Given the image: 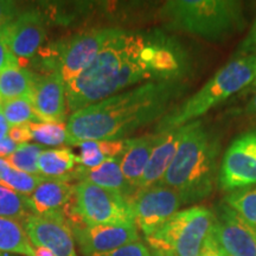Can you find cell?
<instances>
[{
  "label": "cell",
  "instance_id": "12",
  "mask_svg": "<svg viewBox=\"0 0 256 256\" xmlns=\"http://www.w3.org/2000/svg\"><path fill=\"white\" fill-rule=\"evenodd\" d=\"M69 226L84 256L104 254L128 243L140 241L136 224L87 226L80 220H74Z\"/></svg>",
  "mask_w": 256,
  "mask_h": 256
},
{
  "label": "cell",
  "instance_id": "4",
  "mask_svg": "<svg viewBox=\"0 0 256 256\" xmlns=\"http://www.w3.org/2000/svg\"><path fill=\"white\" fill-rule=\"evenodd\" d=\"M160 14L168 28L210 42L228 40L247 26L241 2L235 0H171Z\"/></svg>",
  "mask_w": 256,
  "mask_h": 256
},
{
  "label": "cell",
  "instance_id": "23",
  "mask_svg": "<svg viewBox=\"0 0 256 256\" xmlns=\"http://www.w3.org/2000/svg\"><path fill=\"white\" fill-rule=\"evenodd\" d=\"M31 215L34 214L28 197L0 185V217L17 220L23 224Z\"/></svg>",
  "mask_w": 256,
  "mask_h": 256
},
{
  "label": "cell",
  "instance_id": "11",
  "mask_svg": "<svg viewBox=\"0 0 256 256\" xmlns=\"http://www.w3.org/2000/svg\"><path fill=\"white\" fill-rule=\"evenodd\" d=\"M212 212V234L226 255L256 256V228L224 202Z\"/></svg>",
  "mask_w": 256,
  "mask_h": 256
},
{
  "label": "cell",
  "instance_id": "33",
  "mask_svg": "<svg viewBox=\"0 0 256 256\" xmlns=\"http://www.w3.org/2000/svg\"><path fill=\"white\" fill-rule=\"evenodd\" d=\"M17 16L18 11L16 2L0 0V30L4 28L8 23H11Z\"/></svg>",
  "mask_w": 256,
  "mask_h": 256
},
{
  "label": "cell",
  "instance_id": "35",
  "mask_svg": "<svg viewBox=\"0 0 256 256\" xmlns=\"http://www.w3.org/2000/svg\"><path fill=\"white\" fill-rule=\"evenodd\" d=\"M198 256H226V252L222 250V248L220 247V244L217 243L215 236L212 234V229L208 238L204 242L203 247H202V250Z\"/></svg>",
  "mask_w": 256,
  "mask_h": 256
},
{
  "label": "cell",
  "instance_id": "1",
  "mask_svg": "<svg viewBox=\"0 0 256 256\" xmlns=\"http://www.w3.org/2000/svg\"><path fill=\"white\" fill-rule=\"evenodd\" d=\"M190 56L183 44L162 32L119 30L90 66L66 83L72 113L142 82L184 80Z\"/></svg>",
  "mask_w": 256,
  "mask_h": 256
},
{
  "label": "cell",
  "instance_id": "39",
  "mask_svg": "<svg viewBox=\"0 0 256 256\" xmlns=\"http://www.w3.org/2000/svg\"><path fill=\"white\" fill-rule=\"evenodd\" d=\"M34 254L36 256H55L49 249L44 247H34Z\"/></svg>",
  "mask_w": 256,
  "mask_h": 256
},
{
  "label": "cell",
  "instance_id": "29",
  "mask_svg": "<svg viewBox=\"0 0 256 256\" xmlns=\"http://www.w3.org/2000/svg\"><path fill=\"white\" fill-rule=\"evenodd\" d=\"M76 146L80 148V156H76V162L80 166H82V168H98L102 162L108 160L107 156H104V151H102L101 142L87 140V142H78Z\"/></svg>",
  "mask_w": 256,
  "mask_h": 256
},
{
  "label": "cell",
  "instance_id": "21",
  "mask_svg": "<svg viewBox=\"0 0 256 256\" xmlns=\"http://www.w3.org/2000/svg\"><path fill=\"white\" fill-rule=\"evenodd\" d=\"M0 252L23 256H36L23 224L0 217Z\"/></svg>",
  "mask_w": 256,
  "mask_h": 256
},
{
  "label": "cell",
  "instance_id": "31",
  "mask_svg": "<svg viewBox=\"0 0 256 256\" xmlns=\"http://www.w3.org/2000/svg\"><path fill=\"white\" fill-rule=\"evenodd\" d=\"M240 56H256V19L244 38L236 50V57Z\"/></svg>",
  "mask_w": 256,
  "mask_h": 256
},
{
  "label": "cell",
  "instance_id": "5",
  "mask_svg": "<svg viewBox=\"0 0 256 256\" xmlns=\"http://www.w3.org/2000/svg\"><path fill=\"white\" fill-rule=\"evenodd\" d=\"M256 78V56L235 57L174 110L159 120L156 132L186 126L198 121L222 102L247 89Z\"/></svg>",
  "mask_w": 256,
  "mask_h": 256
},
{
  "label": "cell",
  "instance_id": "3",
  "mask_svg": "<svg viewBox=\"0 0 256 256\" xmlns=\"http://www.w3.org/2000/svg\"><path fill=\"white\" fill-rule=\"evenodd\" d=\"M220 138L200 120L188 124L171 165L159 184L174 188L185 204L209 197L217 183Z\"/></svg>",
  "mask_w": 256,
  "mask_h": 256
},
{
  "label": "cell",
  "instance_id": "14",
  "mask_svg": "<svg viewBox=\"0 0 256 256\" xmlns=\"http://www.w3.org/2000/svg\"><path fill=\"white\" fill-rule=\"evenodd\" d=\"M0 40L18 58H30L36 55L46 40L43 17L34 10L18 14L0 30Z\"/></svg>",
  "mask_w": 256,
  "mask_h": 256
},
{
  "label": "cell",
  "instance_id": "17",
  "mask_svg": "<svg viewBox=\"0 0 256 256\" xmlns=\"http://www.w3.org/2000/svg\"><path fill=\"white\" fill-rule=\"evenodd\" d=\"M188 126L172 128V130H162L158 133V142H156L151 156H150L148 164H147L145 171L140 178L136 188H151L153 185L160 183L164 174L168 171V166L171 165L174 160L176 152H177L179 145L185 132H186Z\"/></svg>",
  "mask_w": 256,
  "mask_h": 256
},
{
  "label": "cell",
  "instance_id": "16",
  "mask_svg": "<svg viewBox=\"0 0 256 256\" xmlns=\"http://www.w3.org/2000/svg\"><path fill=\"white\" fill-rule=\"evenodd\" d=\"M23 226L34 247L49 249L55 256H78L68 223L31 215L25 220Z\"/></svg>",
  "mask_w": 256,
  "mask_h": 256
},
{
  "label": "cell",
  "instance_id": "42",
  "mask_svg": "<svg viewBox=\"0 0 256 256\" xmlns=\"http://www.w3.org/2000/svg\"><path fill=\"white\" fill-rule=\"evenodd\" d=\"M0 256H12L11 254H5V252H0Z\"/></svg>",
  "mask_w": 256,
  "mask_h": 256
},
{
  "label": "cell",
  "instance_id": "2",
  "mask_svg": "<svg viewBox=\"0 0 256 256\" xmlns=\"http://www.w3.org/2000/svg\"><path fill=\"white\" fill-rule=\"evenodd\" d=\"M186 89L183 80L147 82L75 112L66 122L68 145L124 139L164 118Z\"/></svg>",
  "mask_w": 256,
  "mask_h": 256
},
{
  "label": "cell",
  "instance_id": "37",
  "mask_svg": "<svg viewBox=\"0 0 256 256\" xmlns=\"http://www.w3.org/2000/svg\"><path fill=\"white\" fill-rule=\"evenodd\" d=\"M10 124L8 121H6L4 114L2 113V110H0V142H2V139H5V138L8 136V132H10Z\"/></svg>",
  "mask_w": 256,
  "mask_h": 256
},
{
  "label": "cell",
  "instance_id": "30",
  "mask_svg": "<svg viewBox=\"0 0 256 256\" xmlns=\"http://www.w3.org/2000/svg\"><path fill=\"white\" fill-rule=\"evenodd\" d=\"M90 256H152V252L146 244L136 241L128 243L126 246L115 249V250L104 252V254H96Z\"/></svg>",
  "mask_w": 256,
  "mask_h": 256
},
{
  "label": "cell",
  "instance_id": "41",
  "mask_svg": "<svg viewBox=\"0 0 256 256\" xmlns=\"http://www.w3.org/2000/svg\"><path fill=\"white\" fill-rule=\"evenodd\" d=\"M247 89H248V90H252V92H254V90H256V78L254 80V82H252V84H250V86H249V87H248Z\"/></svg>",
  "mask_w": 256,
  "mask_h": 256
},
{
  "label": "cell",
  "instance_id": "38",
  "mask_svg": "<svg viewBox=\"0 0 256 256\" xmlns=\"http://www.w3.org/2000/svg\"><path fill=\"white\" fill-rule=\"evenodd\" d=\"M244 112L247 115L256 118V90H254V95H252V98L249 100L248 104L246 106Z\"/></svg>",
  "mask_w": 256,
  "mask_h": 256
},
{
  "label": "cell",
  "instance_id": "26",
  "mask_svg": "<svg viewBox=\"0 0 256 256\" xmlns=\"http://www.w3.org/2000/svg\"><path fill=\"white\" fill-rule=\"evenodd\" d=\"M223 202L256 228V185L229 192Z\"/></svg>",
  "mask_w": 256,
  "mask_h": 256
},
{
  "label": "cell",
  "instance_id": "10",
  "mask_svg": "<svg viewBox=\"0 0 256 256\" xmlns=\"http://www.w3.org/2000/svg\"><path fill=\"white\" fill-rule=\"evenodd\" d=\"M119 30L120 28H96L80 34L66 42L60 57L58 70L64 82H72L81 75Z\"/></svg>",
  "mask_w": 256,
  "mask_h": 256
},
{
  "label": "cell",
  "instance_id": "7",
  "mask_svg": "<svg viewBox=\"0 0 256 256\" xmlns=\"http://www.w3.org/2000/svg\"><path fill=\"white\" fill-rule=\"evenodd\" d=\"M72 218H78L87 226L134 224L128 198L89 182L75 185L74 215L70 220Z\"/></svg>",
  "mask_w": 256,
  "mask_h": 256
},
{
  "label": "cell",
  "instance_id": "19",
  "mask_svg": "<svg viewBox=\"0 0 256 256\" xmlns=\"http://www.w3.org/2000/svg\"><path fill=\"white\" fill-rule=\"evenodd\" d=\"M158 133L130 139L126 151L121 158V171L126 180L136 188L140 178L148 164L153 148L158 142ZM138 190V188H136Z\"/></svg>",
  "mask_w": 256,
  "mask_h": 256
},
{
  "label": "cell",
  "instance_id": "9",
  "mask_svg": "<svg viewBox=\"0 0 256 256\" xmlns=\"http://www.w3.org/2000/svg\"><path fill=\"white\" fill-rule=\"evenodd\" d=\"M217 184L232 192L256 185V128L240 134L224 153Z\"/></svg>",
  "mask_w": 256,
  "mask_h": 256
},
{
  "label": "cell",
  "instance_id": "32",
  "mask_svg": "<svg viewBox=\"0 0 256 256\" xmlns=\"http://www.w3.org/2000/svg\"><path fill=\"white\" fill-rule=\"evenodd\" d=\"M19 58L8 49V46L0 40V72L8 68H18Z\"/></svg>",
  "mask_w": 256,
  "mask_h": 256
},
{
  "label": "cell",
  "instance_id": "8",
  "mask_svg": "<svg viewBox=\"0 0 256 256\" xmlns=\"http://www.w3.org/2000/svg\"><path fill=\"white\" fill-rule=\"evenodd\" d=\"M182 206L184 203L178 192L162 184L139 188L130 200L134 224L145 238L168 222Z\"/></svg>",
  "mask_w": 256,
  "mask_h": 256
},
{
  "label": "cell",
  "instance_id": "28",
  "mask_svg": "<svg viewBox=\"0 0 256 256\" xmlns=\"http://www.w3.org/2000/svg\"><path fill=\"white\" fill-rule=\"evenodd\" d=\"M32 139H34L40 145L46 146H60L68 145V133L66 124H50L36 122L28 124Z\"/></svg>",
  "mask_w": 256,
  "mask_h": 256
},
{
  "label": "cell",
  "instance_id": "34",
  "mask_svg": "<svg viewBox=\"0 0 256 256\" xmlns=\"http://www.w3.org/2000/svg\"><path fill=\"white\" fill-rule=\"evenodd\" d=\"M8 138L12 142L18 144V145H20V144H26L28 140L32 139V133L28 124H18V126H14L10 128Z\"/></svg>",
  "mask_w": 256,
  "mask_h": 256
},
{
  "label": "cell",
  "instance_id": "22",
  "mask_svg": "<svg viewBox=\"0 0 256 256\" xmlns=\"http://www.w3.org/2000/svg\"><path fill=\"white\" fill-rule=\"evenodd\" d=\"M76 156L70 148L44 150L38 159V168L42 177L62 178L72 171Z\"/></svg>",
  "mask_w": 256,
  "mask_h": 256
},
{
  "label": "cell",
  "instance_id": "36",
  "mask_svg": "<svg viewBox=\"0 0 256 256\" xmlns=\"http://www.w3.org/2000/svg\"><path fill=\"white\" fill-rule=\"evenodd\" d=\"M18 144H16L14 142H12L10 138H5L0 142V158L5 159L8 158L14 153L16 150H17Z\"/></svg>",
  "mask_w": 256,
  "mask_h": 256
},
{
  "label": "cell",
  "instance_id": "6",
  "mask_svg": "<svg viewBox=\"0 0 256 256\" xmlns=\"http://www.w3.org/2000/svg\"><path fill=\"white\" fill-rule=\"evenodd\" d=\"M212 224V211L191 206L174 214L146 241L152 256H198Z\"/></svg>",
  "mask_w": 256,
  "mask_h": 256
},
{
  "label": "cell",
  "instance_id": "20",
  "mask_svg": "<svg viewBox=\"0 0 256 256\" xmlns=\"http://www.w3.org/2000/svg\"><path fill=\"white\" fill-rule=\"evenodd\" d=\"M36 76L30 70L20 66L0 72V102L31 98Z\"/></svg>",
  "mask_w": 256,
  "mask_h": 256
},
{
  "label": "cell",
  "instance_id": "25",
  "mask_svg": "<svg viewBox=\"0 0 256 256\" xmlns=\"http://www.w3.org/2000/svg\"><path fill=\"white\" fill-rule=\"evenodd\" d=\"M44 148L37 144H20L11 156L4 160L10 168L25 172V174L40 176L38 168V159Z\"/></svg>",
  "mask_w": 256,
  "mask_h": 256
},
{
  "label": "cell",
  "instance_id": "18",
  "mask_svg": "<svg viewBox=\"0 0 256 256\" xmlns=\"http://www.w3.org/2000/svg\"><path fill=\"white\" fill-rule=\"evenodd\" d=\"M121 158L122 156L110 158L94 168H86L78 166L70 177L78 179L80 182H89L106 190L118 192L128 200L134 196L138 191L124 178L121 171Z\"/></svg>",
  "mask_w": 256,
  "mask_h": 256
},
{
  "label": "cell",
  "instance_id": "15",
  "mask_svg": "<svg viewBox=\"0 0 256 256\" xmlns=\"http://www.w3.org/2000/svg\"><path fill=\"white\" fill-rule=\"evenodd\" d=\"M30 100L43 122L63 124L66 115V83L60 72L37 75Z\"/></svg>",
  "mask_w": 256,
  "mask_h": 256
},
{
  "label": "cell",
  "instance_id": "27",
  "mask_svg": "<svg viewBox=\"0 0 256 256\" xmlns=\"http://www.w3.org/2000/svg\"><path fill=\"white\" fill-rule=\"evenodd\" d=\"M46 179V177H42V176L25 174V172L18 171V170L8 166L5 170L2 179H0V185L14 192H18L25 197H30L38 185L43 183Z\"/></svg>",
  "mask_w": 256,
  "mask_h": 256
},
{
  "label": "cell",
  "instance_id": "40",
  "mask_svg": "<svg viewBox=\"0 0 256 256\" xmlns=\"http://www.w3.org/2000/svg\"><path fill=\"white\" fill-rule=\"evenodd\" d=\"M8 168V162H6L4 159L0 158V179H2V174H4V172H5V170Z\"/></svg>",
  "mask_w": 256,
  "mask_h": 256
},
{
  "label": "cell",
  "instance_id": "13",
  "mask_svg": "<svg viewBox=\"0 0 256 256\" xmlns=\"http://www.w3.org/2000/svg\"><path fill=\"white\" fill-rule=\"evenodd\" d=\"M70 174L62 178H46L28 198L32 214L44 218L68 223L74 212L75 185Z\"/></svg>",
  "mask_w": 256,
  "mask_h": 256
},
{
  "label": "cell",
  "instance_id": "24",
  "mask_svg": "<svg viewBox=\"0 0 256 256\" xmlns=\"http://www.w3.org/2000/svg\"><path fill=\"white\" fill-rule=\"evenodd\" d=\"M0 110L12 127L23 124L43 122L34 110L30 98H20L0 102Z\"/></svg>",
  "mask_w": 256,
  "mask_h": 256
}]
</instances>
